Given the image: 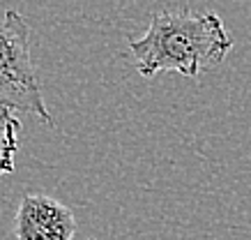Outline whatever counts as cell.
Returning <instances> with one entry per match:
<instances>
[{"mask_svg":"<svg viewBox=\"0 0 251 240\" xmlns=\"http://www.w3.org/2000/svg\"><path fill=\"white\" fill-rule=\"evenodd\" d=\"M0 107L53 125L30 58V28L16 9H7L0 24Z\"/></svg>","mask_w":251,"mask_h":240,"instance_id":"obj_2","label":"cell"},{"mask_svg":"<svg viewBox=\"0 0 251 240\" xmlns=\"http://www.w3.org/2000/svg\"><path fill=\"white\" fill-rule=\"evenodd\" d=\"M19 130L21 123L9 108L0 107V176L14 171L16 150H19Z\"/></svg>","mask_w":251,"mask_h":240,"instance_id":"obj_4","label":"cell"},{"mask_svg":"<svg viewBox=\"0 0 251 240\" xmlns=\"http://www.w3.org/2000/svg\"><path fill=\"white\" fill-rule=\"evenodd\" d=\"M14 233L19 240H72L76 217L69 206L53 196L25 194L16 208Z\"/></svg>","mask_w":251,"mask_h":240,"instance_id":"obj_3","label":"cell"},{"mask_svg":"<svg viewBox=\"0 0 251 240\" xmlns=\"http://www.w3.org/2000/svg\"><path fill=\"white\" fill-rule=\"evenodd\" d=\"M88 240H95V238H88Z\"/></svg>","mask_w":251,"mask_h":240,"instance_id":"obj_5","label":"cell"},{"mask_svg":"<svg viewBox=\"0 0 251 240\" xmlns=\"http://www.w3.org/2000/svg\"><path fill=\"white\" fill-rule=\"evenodd\" d=\"M233 49V37L214 12L171 9L152 16L143 37L129 39V51L136 58L141 77L152 79L161 72L198 77L221 62Z\"/></svg>","mask_w":251,"mask_h":240,"instance_id":"obj_1","label":"cell"}]
</instances>
